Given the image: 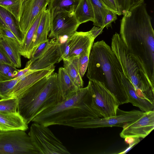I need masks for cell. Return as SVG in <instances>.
<instances>
[{
    "instance_id": "37",
    "label": "cell",
    "mask_w": 154,
    "mask_h": 154,
    "mask_svg": "<svg viewBox=\"0 0 154 154\" xmlns=\"http://www.w3.org/2000/svg\"><path fill=\"white\" fill-rule=\"evenodd\" d=\"M0 62H3L12 65L11 63V62L9 58H8L5 50L0 44Z\"/></svg>"
},
{
    "instance_id": "30",
    "label": "cell",
    "mask_w": 154,
    "mask_h": 154,
    "mask_svg": "<svg viewBox=\"0 0 154 154\" xmlns=\"http://www.w3.org/2000/svg\"><path fill=\"white\" fill-rule=\"evenodd\" d=\"M90 53H87L78 57L69 59L78 69L80 75L82 78L83 77L88 68Z\"/></svg>"
},
{
    "instance_id": "33",
    "label": "cell",
    "mask_w": 154,
    "mask_h": 154,
    "mask_svg": "<svg viewBox=\"0 0 154 154\" xmlns=\"http://www.w3.org/2000/svg\"><path fill=\"white\" fill-rule=\"evenodd\" d=\"M117 14L114 12L109 10L103 20V26L108 29L112 27V24L117 19Z\"/></svg>"
},
{
    "instance_id": "28",
    "label": "cell",
    "mask_w": 154,
    "mask_h": 154,
    "mask_svg": "<svg viewBox=\"0 0 154 154\" xmlns=\"http://www.w3.org/2000/svg\"><path fill=\"white\" fill-rule=\"evenodd\" d=\"M17 97H10L0 100V112L14 113L17 112Z\"/></svg>"
},
{
    "instance_id": "19",
    "label": "cell",
    "mask_w": 154,
    "mask_h": 154,
    "mask_svg": "<svg viewBox=\"0 0 154 154\" xmlns=\"http://www.w3.org/2000/svg\"><path fill=\"white\" fill-rule=\"evenodd\" d=\"M0 44L3 48L12 65L16 68L21 67L20 43L17 40L2 35Z\"/></svg>"
},
{
    "instance_id": "23",
    "label": "cell",
    "mask_w": 154,
    "mask_h": 154,
    "mask_svg": "<svg viewBox=\"0 0 154 154\" xmlns=\"http://www.w3.org/2000/svg\"><path fill=\"white\" fill-rule=\"evenodd\" d=\"M0 17L21 44L24 37L19 22L11 12L0 6Z\"/></svg>"
},
{
    "instance_id": "38",
    "label": "cell",
    "mask_w": 154,
    "mask_h": 154,
    "mask_svg": "<svg viewBox=\"0 0 154 154\" xmlns=\"http://www.w3.org/2000/svg\"><path fill=\"white\" fill-rule=\"evenodd\" d=\"M103 27H100L94 26L89 31L94 39L103 32Z\"/></svg>"
},
{
    "instance_id": "41",
    "label": "cell",
    "mask_w": 154,
    "mask_h": 154,
    "mask_svg": "<svg viewBox=\"0 0 154 154\" xmlns=\"http://www.w3.org/2000/svg\"><path fill=\"white\" fill-rule=\"evenodd\" d=\"M144 2V0H131L132 4L134 5L141 3Z\"/></svg>"
},
{
    "instance_id": "17",
    "label": "cell",
    "mask_w": 154,
    "mask_h": 154,
    "mask_svg": "<svg viewBox=\"0 0 154 154\" xmlns=\"http://www.w3.org/2000/svg\"><path fill=\"white\" fill-rule=\"evenodd\" d=\"M28 128V125L17 112L14 113L0 112V132L17 130L26 131Z\"/></svg>"
},
{
    "instance_id": "32",
    "label": "cell",
    "mask_w": 154,
    "mask_h": 154,
    "mask_svg": "<svg viewBox=\"0 0 154 154\" xmlns=\"http://www.w3.org/2000/svg\"><path fill=\"white\" fill-rule=\"evenodd\" d=\"M50 41L48 39L46 41L40 44L32 52L29 60L27 62L25 67L29 68L31 64L44 54L48 48Z\"/></svg>"
},
{
    "instance_id": "35",
    "label": "cell",
    "mask_w": 154,
    "mask_h": 154,
    "mask_svg": "<svg viewBox=\"0 0 154 154\" xmlns=\"http://www.w3.org/2000/svg\"><path fill=\"white\" fill-rule=\"evenodd\" d=\"M60 57L57 63H59L63 59L67 58L69 50V40L68 37L63 43L60 44Z\"/></svg>"
},
{
    "instance_id": "22",
    "label": "cell",
    "mask_w": 154,
    "mask_h": 154,
    "mask_svg": "<svg viewBox=\"0 0 154 154\" xmlns=\"http://www.w3.org/2000/svg\"><path fill=\"white\" fill-rule=\"evenodd\" d=\"M74 13L80 24L89 21H94L93 10L89 0H78Z\"/></svg>"
},
{
    "instance_id": "42",
    "label": "cell",
    "mask_w": 154,
    "mask_h": 154,
    "mask_svg": "<svg viewBox=\"0 0 154 154\" xmlns=\"http://www.w3.org/2000/svg\"><path fill=\"white\" fill-rule=\"evenodd\" d=\"M2 37V34L1 32V31L0 29V38Z\"/></svg>"
},
{
    "instance_id": "31",
    "label": "cell",
    "mask_w": 154,
    "mask_h": 154,
    "mask_svg": "<svg viewBox=\"0 0 154 154\" xmlns=\"http://www.w3.org/2000/svg\"><path fill=\"white\" fill-rule=\"evenodd\" d=\"M19 80V77H16L9 80L0 81V98L1 99L9 97Z\"/></svg>"
},
{
    "instance_id": "40",
    "label": "cell",
    "mask_w": 154,
    "mask_h": 154,
    "mask_svg": "<svg viewBox=\"0 0 154 154\" xmlns=\"http://www.w3.org/2000/svg\"><path fill=\"white\" fill-rule=\"evenodd\" d=\"M29 70V68L25 67L23 69L19 70L15 76V78L18 77L23 75Z\"/></svg>"
},
{
    "instance_id": "8",
    "label": "cell",
    "mask_w": 154,
    "mask_h": 154,
    "mask_svg": "<svg viewBox=\"0 0 154 154\" xmlns=\"http://www.w3.org/2000/svg\"><path fill=\"white\" fill-rule=\"evenodd\" d=\"M0 154H39L25 131L0 132Z\"/></svg>"
},
{
    "instance_id": "34",
    "label": "cell",
    "mask_w": 154,
    "mask_h": 154,
    "mask_svg": "<svg viewBox=\"0 0 154 154\" xmlns=\"http://www.w3.org/2000/svg\"><path fill=\"white\" fill-rule=\"evenodd\" d=\"M103 5L109 10L118 15L122 14L116 0H100Z\"/></svg>"
},
{
    "instance_id": "39",
    "label": "cell",
    "mask_w": 154,
    "mask_h": 154,
    "mask_svg": "<svg viewBox=\"0 0 154 154\" xmlns=\"http://www.w3.org/2000/svg\"><path fill=\"white\" fill-rule=\"evenodd\" d=\"M125 141L129 144L130 146L137 143L139 141V138L134 137H126L124 138Z\"/></svg>"
},
{
    "instance_id": "6",
    "label": "cell",
    "mask_w": 154,
    "mask_h": 154,
    "mask_svg": "<svg viewBox=\"0 0 154 154\" xmlns=\"http://www.w3.org/2000/svg\"><path fill=\"white\" fill-rule=\"evenodd\" d=\"M28 134L39 154H70L48 126L34 122Z\"/></svg>"
},
{
    "instance_id": "18",
    "label": "cell",
    "mask_w": 154,
    "mask_h": 154,
    "mask_svg": "<svg viewBox=\"0 0 154 154\" xmlns=\"http://www.w3.org/2000/svg\"><path fill=\"white\" fill-rule=\"evenodd\" d=\"M44 10L41 11L35 17L20 44V53L21 55L28 59H30L32 54L37 30Z\"/></svg>"
},
{
    "instance_id": "9",
    "label": "cell",
    "mask_w": 154,
    "mask_h": 154,
    "mask_svg": "<svg viewBox=\"0 0 154 154\" xmlns=\"http://www.w3.org/2000/svg\"><path fill=\"white\" fill-rule=\"evenodd\" d=\"M50 33L48 37L60 39L65 36L69 37L74 33L80 25L74 11H61L51 13Z\"/></svg>"
},
{
    "instance_id": "36",
    "label": "cell",
    "mask_w": 154,
    "mask_h": 154,
    "mask_svg": "<svg viewBox=\"0 0 154 154\" xmlns=\"http://www.w3.org/2000/svg\"><path fill=\"white\" fill-rule=\"evenodd\" d=\"M0 29L2 35L18 41L13 33L9 29L3 20L0 18Z\"/></svg>"
},
{
    "instance_id": "5",
    "label": "cell",
    "mask_w": 154,
    "mask_h": 154,
    "mask_svg": "<svg viewBox=\"0 0 154 154\" xmlns=\"http://www.w3.org/2000/svg\"><path fill=\"white\" fill-rule=\"evenodd\" d=\"M111 48L122 66L124 74L131 82L138 95L154 103V84L143 66L128 51L119 34L112 38Z\"/></svg>"
},
{
    "instance_id": "25",
    "label": "cell",
    "mask_w": 154,
    "mask_h": 154,
    "mask_svg": "<svg viewBox=\"0 0 154 154\" xmlns=\"http://www.w3.org/2000/svg\"><path fill=\"white\" fill-rule=\"evenodd\" d=\"M89 0L94 13V25L100 27H104L103 23V19L109 10L103 5L100 0Z\"/></svg>"
},
{
    "instance_id": "26",
    "label": "cell",
    "mask_w": 154,
    "mask_h": 154,
    "mask_svg": "<svg viewBox=\"0 0 154 154\" xmlns=\"http://www.w3.org/2000/svg\"><path fill=\"white\" fill-rule=\"evenodd\" d=\"M25 1V0H0V6L12 13L19 22L23 5Z\"/></svg>"
},
{
    "instance_id": "20",
    "label": "cell",
    "mask_w": 154,
    "mask_h": 154,
    "mask_svg": "<svg viewBox=\"0 0 154 154\" xmlns=\"http://www.w3.org/2000/svg\"><path fill=\"white\" fill-rule=\"evenodd\" d=\"M57 74L58 86L63 100L76 93L80 89L74 84L63 67L59 68Z\"/></svg>"
},
{
    "instance_id": "14",
    "label": "cell",
    "mask_w": 154,
    "mask_h": 154,
    "mask_svg": "<svg viewBox=\"0 0 154 154\" xmlns=\"http://www.w3.org/2000/svg\"><path fill=\"white\" fill-rule=\"evenodd\" d=\"M47 50L39 58L30 66L29 69L39 70L55 69L54 64L58 62L60 57V39L52 38Z\"/></svg>"
},
{
    "instance_id": "13",
    "label": "cell",
    "mask_w": 154,
    "mask_h": 154,
    "mask_svg": "<svg viewBox=\"0 0 154 154\" xmlns=\"http://www.w3.org/2000/svg\"><path fill=\"white\" fill-rule=\"evenodd\" d=\"M68 37L69 50L67 59H71L90 53L95 39L89 31H76Z\"/></svg>"
},
{
    "instance_id": "7",
    "label": "cell",
    "mask_w": 154,
    "mask_h": 154,
    "mask_svg": "<svg viewBox=\"0 0 154 154\" xmlns=\"http://www.w3.org/2000/svg\"><path fill=\"white\" fill-rule=\"evenodd\" d=\"M94 109L103 118L116 115L119 104L114 96L100 82L89 80L87 86Z\"/></svg>"
},
{
    "instance_id": "15",
    "label": "cell",
    "mask_w": 154,
    "mask_h": 154,
    "mask_svg": "<svg viewBox=\"0 0 154 154\" xmlns=\"http://www.w3.org/2000/svg\"><path fill=\"white\" fill-rule=\"evenodd\" d=\"M55 69L39 70L29 69L18 77L19 80L10 94V97H17L24 91L42 79L53 73Z\"/></svg>"
},
{
    "instance_id": "16",
    "label": "cell",
    "mask_w": 154,
    "mask_h": 154,
    "mask_svg": "<svg viewBox=\"0 0 154 154\" xmlns=\"http://www.w3.org/2000/svg\"><path fill=\"white\" fill-rule=\"evenodd\" d=\"M121 75L122 83L129 103L139 108L143 112L154 110V103L147 99L140 97L129 78L124 74L123 72L121 73Z\"/></svg>"
},
{
    "instance_id": "2",
    "label": "cell",
    "mask_w": 154,
    "mask_h": 154,
    "mask_svg": "<svg viewBox=\"0 0 154 154\" xmlns=\"http://www.w3.org/2000/svg\"><path fill=\"white\" fill-rule=\"evenodd\" d=\"M102 118L94 109L87 86L57 104L43 110L32 122L45 126L63 125L85 129L90 119Z\"/></svg>"
},
{
    "instance_id": "27",
    "label": "cell",
    "mask_w": 154,
    "mask_h": 154,
    "mask_svg": "<svg viewBox=\"0 0 154 154\" xmlns=\"http://www.w3.org/2000/svg\"><path fill=\"white\" fill-rule=\"evenodd\" d=\"M63 60V67L74 84L79 89L83 88V81L76 67L68 59Z\"/></svg>"
},
{
    "instance_id": "10",
    "label": "cell",
    "mask_w": 154,
    "mask_h": 154,
    "mask_svg": "<svg viewBox=\"0 0 154 154\" xmlns=\"http://www.w3.org/2000/svg\"><path fill=\"white\" fill-rule=\"evenodd\" d=\"M146 113L136 110L126 111L118 108L115 116L90 119L87 123L85 129L114 126L122 128L125 125L140 119Z\"/></svg>"
},
{
    "instance_id": "21",
    "label": "cell",
    "mask_w": 154,
    "mask_h": 154,
    "mask_svg": "<svg viewBox=\"0 0 154 154\" xmlns=\"http://www.w3.org/2000/svg\"><path fill=\"white\" fill-rule=\"evenodd\" d=\"M51 21V13L49 10L46 8L43 11L37 30L32 53L40 44L48 39V36L50 29Z\"/></svg>"
},
{
    "instance_id": "1",
    "label": "cell",
    "mask_w": 154,
    "mask_h": 154,
    "mask_svg": "<svg viewBox=\"0 0 154 154\" xmlns=\"http://www.w3.org/2000/svg\"><path fill=\"white\" fill-rule=\"evenodd\" d=\"M122 15L120 37L154 84V31L146 4L144 2L133 6Z\"/></svg>"
},
{
    "instance_id": "11",
    "label": "cell",
    "mask_w": 154,
    "mask_h": 154,
    "mask_svg": "<svg viewBox=\"0 0 154 154\" xmlns=\"http://www.w3.org/2000/svg\"><path fill=\"white\" fill-rule=\"evenodd\" d=\"M120 134L123 138L126 137L144 138L154 128V110L146 112L140 119L123 127Z\"/></svg>"
},
{
    "instance_id": "24",
    "label": "cell",
    "mask_w": 154,
    "mask_h": 154,
    "mask_svg": "<svg viewBox=\"0 0 154 154\" xmlns=\"http://www.w3.org/2000/svg\"><path fill=\"white\" fill-rule=\"evenodd\" d=\"M78 0H50L47 8L50 13L61 11H74Z\"/></svg>"
},
{
    "instance_id": "3",
    "label": "cell",
    "mask_w": 154,
    "mask_h": 154,
    "mask_svg": "<svg viewBox=\"0 0 154 154\" xmlns=\"http://www.w3.org/2000/svg\"><path fill=\"white\" fill-rule=\"evenodd\" d=\"M87 77L103 83L119 105L129 103L122 83L121 65L111 47L103 40L93 44L89 57Z\"/></svg>"
},
{
    "instance_id": "29",
    "label": "cell",
    "mask_w": 154,
    "mask_h": 154,
    "mask_svg": "<svg viewBox=\"0 0 154 154\" xmlns=\"http://www.w3.org/2000/svg\"><path fill=\"white\" fill-rule=\"evenodd\" d=\"M18 70L11 64L0 62V81L15 78Z\"/></svg>"
},
{
    "instance_id": "4",
    "label": "cell",
    "mask_w": 154,
    "mask_h": 154,
    "mask_svg": "<svg viewBox=\"0 0 154 154\" xmlns=\"http://www.w3.org/2000/svg\"><path fill=\"white\" fill-rule=\"evenodd\" d=\"M17 98V112L28 125L42 112L63 101L57 73L54 72L39 80Z\"/></svg>"
},
{
    "instance_id": "12",
    "label": "cell",
    "mask_w": 154,
    "mask_h": 154,
    "mask_svg": "<svg viewBox=\"0 0 154 154\" xmlns=\"http://www.w3.org/2000/svg\"><path fill=\"white\" fill-rule=\"evenodd\" d=\"M50 0H25L22 8L19 23L21 29L25 35L35 18L46 8Z\"/></svg>"
}]
</instances>
